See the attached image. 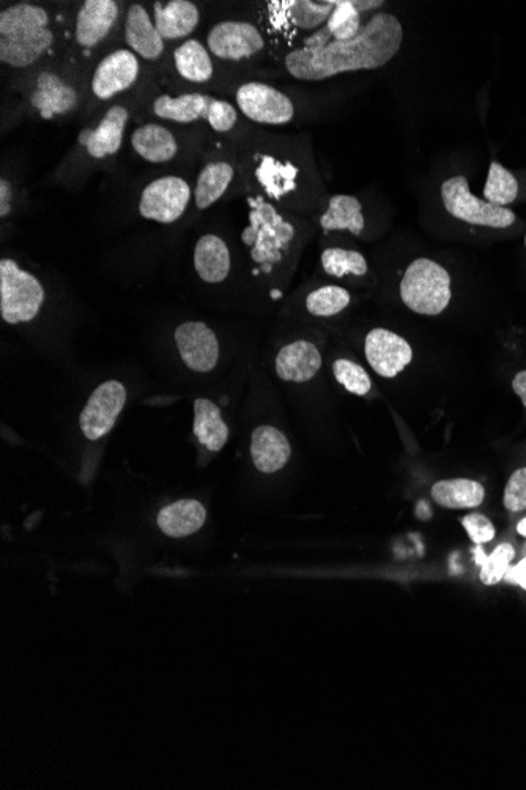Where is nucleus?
<instances>
[{
	"label": "nucleus",
	"mask_w": 526,
	"mask_h": 790,
	"mask_svg": "<svg viewBox=\"0 0 526 790\" xmlns=\"http://www.w3.org/2000/svg\"><path fill=\"white\" fill-rule=\"evenodd\" d=\"M404 26L390 11H375L351 40H332L317 47L285 52L283 63L296 81L332 80L344 73L381 70L396 59L404 47Z\"/></svg>",
	"instance_id": "obj_1"
},
{
	"label": "nucleus",
	"mask_w": 526,
	"mask_h": 790,
	"mask_svg": "<svg viewBox=\"0 0 526 790\" xmlns=\"http://www.w3.org/2000/svg\"><path fill=\"white\" fill-rule=\"evenodd\" d=\"M55 44L51 14L32 2H18L0 13V62L26 70L43 61Z\"/></svg>",
	"instance_id": "obj_2"
},
{
	"label": "nucleus",
	"mask_w": 526,
	"mask_h": 790,
	"mask_svg": "<svg viewBox=\"0 0 526 790\" xmlns=\"http://www.w3.org/2000/svg\"><path fill=\"white\" fill-rule=\"evenodd\" d=\"M247 198V224L242 232L244 249L262 275L283 267L299 239L295 221L259 193Z\"/></svg>",
	"instance_id": "obj_3"
},
{
	"label": "nucleus",
	"mask_w": 526,
	"mask_h": 790,
	"mask_svg": "<svg viewBox=\"0 0 526 790\" xmlns=\"http://www.w3.org/2000/svg\"><path fill=\"white\" fill-rule=\"evenodd\" d=\"M251 181L254 193L262 194L273 204H299L302 198L314 194L312 182L300 161L284 151L257 152L251 160Z\"/></svg>",
	"instance_id": "obj_4"
},
{
	"label": "nucleus",
	"mask_w": 526,
	"mask_h": 790,
	"mask_svg": "<svg viewBox=\"0 0 526 790\" xmlns=\"http://www.w3.org/2000/svg\"><path fill=\"white\" fill-rule=\"evenodd\" d=\"M401 301L418 316L437 317L453 301V280L449 272L431 257L413 260L399 283Z\"/></svg>",
	"instance_id": "obj_5"
},
{
	"label": "nucleus",
	"mask_w": 526,
	"mask_h": 790,
	"mask_svg": "<svg viewBox=\"0 0 526 790\" xmlns=\"http://www.w3.org/2000/svg\"><path fill=\"white\" fill-rule=\"evenodd\" d=\"M153 114L163 121L194 123L204 121L216 133H229L239 125L240 111L231 101L215 99L205 93L160 95L152 104Z\"/></svg>",
	"instance_id": "obj_6"
},
{
	"label": "nucleus",
	"mask_w": 526,
	"mask_h": 790,
	"mask_svg": "<svg viewBox=\"0 0 526 790\" xmlns=\"http://www.w3.org/2000/svg\"><path fill=\"white\" fill-rule=\"evenodd\" d=\"M443 211L451 219L462 221L469 226L507 230L514 226L517 215L507 207H497L486 200L475 196L469 190L468 179L457 174L439 183L437 191Z\"/></svg>",
	"instance_id": "obj_7"
},
{
	"label": "nucleus",
	"mask_w": 526,
	"mask_h": 790,
	"mask_svg": "<svg viewBox=\"0 0 526 790\" xmlns=\"http://www.w3.org/2000/svg\"><path fill=\"white\" fill-rule=\"evenodd\" d=\"M44 290L32 273L13 260L0 261V314L10 325L26 324L39 316Z\"/></svg>",
	"instance_id": "obj_8"
},
{
	"label": "nucleus",
	"mask_w": 526,
	"mask_h": 790,
	"mask_svg": "<svg viewBox=\"0 0 526 790\" xmlns=\"http://www.w3.org/2000/svg\"><path fill=\"white\" fill-rule=\"evenodd\" d=\"M235 107L257 125L284 126L295 121L296 107L287 93L262 81H247L235 91Z\"/></svg>",
	"instance_id": "obj_9"
},
{
	"label": "nucleus",
	"mask_w": 526,
	"mask_h": 790,
	"mask_svg": "<svg viewBox=\"0 0 526 790\" xmlns=\"http://www.w3.org/2000/svg\"><path fill=\"white\" fill-rule=\"evenodd\" d=\"M266 39L261 26L247 20L216 22L206 36V50L212 58L231 63L251 62L265 51Z\"/></svg>",
	"instance_id": "obj_10"
},
{
	"label": "nucleus",
	"mask_w": 526,
	"mask_h": 790,
	"mask_svg": "<svg viewBox=\"0 0 526 790\" xmlns=\"http://www.w3.org/2000/svg\"><path fill=\"white\" fill-rule=\"evenodd\" d=\"M194 191L185 179L164 175L150 182L139 198V213L142 219L172 224L182 219L190 205Z\"/></svg>",
	"instance_id": "obj_11"
},
{
	"label": "nucleus",
	"mask_w": 526,
	"mask_h": 790,
	"mask_svg": "<svg viewBox=\"0 0 526 790\" xmlns=\"http://www.w3.org/2000/svg\"><path fill=\"white\" fill-rule=\"evenodd\" d=\"M139 74H141V62L138 55L128 48H120L109 52L98 62L90 89L98 100L109 101L120 93L130 91L136 84Z\"/></svg>",
	"instance_id": "obj_12"
},
{
	"label": "nucleus",
	"mask_w": 526,
	"mask_h": 790,
	"mask_svg": "<svg viewBox=\"0 0 526 790\" xmlns=\"http://www.w3.org/2000/svg\"><path fill=\"white\" fill-rule=\"evenodd\" d=\"M364 355L375 374L394 379L413 362V347L399 333L378 327L367 333Z\"/></svg>",
	"instance_id": "obj_13"
},
{
	"label": "nucleus",
	"mask_w": 526,
	"mask_h": 790,
	"mask_svg": "<svg viewBox=\"0 0 526 790\" xmlns=\"http://www.w3.org/2000/svg\"><path fill=\"white\" fill-rule=\"evenodd\" d=\"M127 403V391L118 381L101 384L85 404L79 425L89 440H98L114 428Z\"/></svg>",
	"instance_id": "obj_14"
},
{
	"label": "nucleus",
	"mask_w": 526,
	"mask_h": 790,
	"mask_svg": "<svg viewBox=\"0 0 526 790\" xmlns=\"http://www.w3.org/2000/svg\"><path fill=\"white\" fill-rule=\"evenodd\" d=\"M120 6L114 0H85L74 21V41L81 50H97L114 32Z\"/></svg>",
	"instance_id": "obj_15"
},
{
	"label": "nucleus",
	"mask_w": 526,
	"mask_h": 790,
	"mask_svg": "<svg viewBox=\"0 0 526 790\" xmlns=\"http://www.w3.org/2000/svg\"><path fill=\"white\" fill-rule=\"evenodd\" d=\"M174 336L180 357L188 368L198 373L215 369L220 361V343L209 325L199 321L185 322L176 327Z\"/></svg>",
	"instance_id": "obj_16"
},
{
	"label": "nucleus",
	"mask_w": 526,
	"mask_h": 790,
	"mask_svg": "<svg viewBox=\"0 0 526 790\" xmlns=\"http://www.w3.org/2000/svg\"><path fill=\"white\" fill-rule=\"evenodd\" d=\"M30 107L43 119L63 118L78 108L79 92L65 78L54 73L40 74L30 89Z\"/></svg>",
	"instance_id": "obj_17"
},
{
	"label": "nucleus",
	"mask_w": 526,
	"mask_h": 790,
	"mask_svg": "<svg viewBox=\"0 0 526 790\" xmlns=\"http://www.w3.org/2000/svg\"><path fill=\"white\" fill-rule=\"evenodd\" d=\"M269 9L274 14L281 18L284 17V20L280 21L281 28L287 26V32H292L293 37L300 33V44L307 37L314 36L315 32L325 28L326 22L332 18L334 9H336V0H328V2L300 0V2H274L269 3Z\"/></svg>",
	"instance_id": "obj_18"
},
{
	"label": "nucleus",
	"mask_w": 526,
	"mask_h": 790,
	"mask_svg": "<svg viewBox=\"0 0 526 790\" xmlns=\"http://www.w3.org/2000/svg\"><path fill=\"white\" fill-rule=\"evenodd\" d=\"M123 37L128 50L145 61H160L166 51V41L158 32L152 14L142 3H131L128 7Z\"/></svg>",
	"instance_id": "obj_19"
},
{
	"label": "nucleus",
	"mask_w": 526,
	"mask_h": 790,
	"mask_svg": "<svg viewBox=\"0 0 526 790\" xmlns=\"http://www.w3.org/2000/svg\"><path fill=\"white\" fill-rule=\"evenodd\" d=\"M128 121H130V112L127 108L123 104H114L109 108L95 129L85 130L79 141L90 159L104 160L119 153Z\"/></svg>",
	"instance_id": "obj_20"
},
{
	"label": "nucleus",
	"mask_w": 526,
	"mask_h": 790,
	"mask_svg": "<svg viewBox=\"0 0 526 790\" xmlns=\"http://www.w3.org/2000/svg\"><path fill=\"white\" fill-rule=\"evenodd\" d=\"M321 368V351L314 343L306 340L285 344L283 350L277 352L276 361H274V369H276L280 379L296 382V384L312 381V377L317 376Z\"/></svg>",
	"instance_id": "obj_21"
},
{
	"label": "nucleus",
	"mask_w": 526,
	"mask_h": 790,
	"mask_svg": "<svg viewBox=\"0 0 526 790\" xmlns=\"http://www.w3.org/2000/svg\"><path fill=\"white\" fill-rule=\"evenodd\" d=\"M153 22L164 41L188 40L201 22V10L191 0L155 2Z\"/></svg>",
	"instance_id": "obj_22"
},
{
	"label": "nucleus",
	"mask_w": 526,
	"mask_h": 790,
	"mask_svg": "<svg viewBox=\"0 0 526 790\" xmlns=\"http://www.w3.org/2000/svg\"><path fill=\"white\" fill-rule=\"evenodd\" d=\"M292 448L283 431L263 425L254 429L251 439V456L254 466L262 474H274L283 469L291 459Z\"/></svg>",
	"instance_id": "obj_23"
},
{
	"label": "nucleus",
	"mask_w": 526,
	"mask_h": 790,
	"mask_svg": "<svg viewBox=\"0 0 526 790\" xmlns=\"http://www.w3.org/2000/svg\"><path fill=\"white\" fill-rule=\"evenodd\" d=\"M366 213L363 201L353 194H334L326 202L318 224L325 232L345 231L361 237L366 231Z\"/></svg>",
	"instance_id": "obj_24"
},
{
	"label": "nucleus",
	"mask_w": 526,
	"mask_h": 790,
	"mask_svg": "<svg viewBox=\"0 0 526 790\" xmlns=\"http://www.w3.org/2000/svg\"><path fill=\"white\" fill-rule=\"evenodd\" d=\"M236 166L225 159L210 160L199 172L194 189V204L199 211H206L227 193L235 182Z\"/></svg>",
	"instance_id": "obj_25"
},
{
	"label": "nucleus",
	"mask_w": 526,
	"mask_h": 790,
	"mask_svg": "<svg viewBox=\"0 0 526 790\" xmlns=\"http://www.w3.org/2000/svg\"><path fill=\"white\" fill-rule=\"evenodd\" d=\"M131 148L146 163L164 164L175 159L179 142L171 130L161 123H145L131 134Z\"/></svg>",
	"instance_id": "obj_26"
},
{
	"label": "nucleus",
	"mask_w": 526,
	"mask_h": 790,
	"mask_svg": "<svg viewBox=\"0 0 526 790\" xmlns=\"http://www.w3.org/2000/svg\"><path fill=\"white\" fill-rule=\"evenodd\" d=\"M231 251L220 235L205 234L195 243L194 267L205 283H223L231 273Z\"/></svg>",
	"instance_id": "obj_27"
},
{
	"label": "nucleus",
	"mask_w": 526,
	"mask_h": 790,
	"mask_svg": "<svg viewBox=\"0 0 526 790\" xmlns=\"http://www.w3.org/2000/svg\"><path fill=\"white\" fill-rule=\"evenodd\" d=\"M431 496L435 504L448 510H475L486 500V488L469 478H449L434 483Z\"/></svg>",
	"instance_id": "obj_28"
},
{
	"label": "nucleus",
	"mask_w": 526,
	"mask_h": 790,
	"mask_svg": "<svg viewBox=\"0 0 526 790\" xmlns=\"http://www.w3.org/2000/svg\"><path fill=\"white\" fill-rule=\"evenodd\" d=\"M206 513L199 500L183 499L168 505L158 515V526L171 538L188 537L204 526Z\"/></svg>",
	"instance_id": "obj_29"
},
{
	"label": "nucleus",
	"mask_w": 526,
	"mask_h": 790,
	"mask_svg": "<svg viewBox=\"0 0 526 790\" xmlns=\"http://www.w3.org/2000/svg\"><path fill=\"white\" fill-rule=\"evenodd\" d=\"M174 67L180 78L193 84H205L215 77L212 54L202 41L188 39L174 50Z\"/></svg>",
	"instance_id": "obj_30"
},
{
	"label": "nucleus",
	"mask_w": 526,
	"mask_h": 790,
	"mask_svg": "<svg viewBox=\"0 0 526 790\" xmlns=\"http://www.w3.org/2000/svg\"><path fill=\"white\" fill-rule=\"evenodd\" d=\"M194 434L210 452H221L227 444L229 428L220 407L212 401H194Z\"/></svg>",
	"instance_id": "obj_31"
},
{
	"label": "nucleus",
	"mask_w": 526,
	"mask_h": 790,
	"mask_svg": "<svg viewBox=\"0 0 526 790\" xmlns=\"http://www.w3.org/2000/svg\"><path fill=\"white\" fill-rule=\"evenodd\" d=\"M321 264L323 272L333 278H363L370 272V264L363 253L340 246L323 250Z\"/></svg>",
	"instance_id": "obj_32"
},
{
	"label": "nucleus",
	"mask_w": 526,
	"mask_h": 790,
	"mask_svg": "<svg viewBox=\"0 0 526 790\" xmlns=\"http://www.w3.org/2000/svg\"><path fill=\"white\" fill-rule=\"evenodd\" d=\"M484 200L497 207H507L514 204L518 196V182L513 172L506 170L498 161H492L488 166L486 185L483 191Z\"/></svg>",
	"instance_id": "obj_33"
},
{
	"label": "nucleus",
	"mask_w": 526,
	"mask_h": 790,
	"mask_svg": "<svg viewBox=\"0 0 526 790\" xmlns=\"http://www.w3.org/2000/svg\"><path fill=\"white\" fill-rule=\"evenodd\" d=\"M351 303V291L337 284H326L307 295L306 310L315 317H334L347 310Z\"/></svg>",
	"instance_id": "obj_34"
},
{
	"label": "nucleus",
	"mask_w": 526,
	"mask_h": 790,
	"mask_svg": "<svg viewBox=\"0 0 526 790\" xmlns=\"http://www.w3.org/2000/svg\"><path fill=\"white\" fill-rule=\"evenodd\" d=\"M516 559V549L510 543H499L497 548L492 550L484 560L481 561L479 579L484 586L494 587L506 578Z\"/></svg>",
	"instance_id": "obj_35"
},
{
	"label": "nucleus",
	"mask_w": 526,
	"mask_h": 790,
	"mask_svg": "<svg viewBox=\"0 0 526 790\" xmlns=\"http://www.w3.org/2000/svg\"><path fill=\"white\" fill-rule=\"evenodd\" d=\"M333 374L345 391L356 396L370 395L372 391L371 376L358 363L348 361V358H337L333 363Z\"/></svg>",
	"instance_id": "obj_36"
},
{
	"label": "nucleus",
	"mask_w": 526,
	"mask_h": 790,
	"mask_svg": "<svg viewBox=\"0 0 526 790\" xmlns=\"http://www.w3.org/2000/svg\"><path fill=\"white\" fill-rule=\"evenodd\" d=\"M503 505L509 513H524L526 510V466L518 467L507 478Z\"/></svg>",
	"instance_id": "obj_37"
},
{
	"label": "nucleus",
	"mask_w": 526,
	"mask_h": 790,
	"mask_svg": "<svg viewBox=\"0 0 526 790\" xmlns=\"http://www.w3.org/2000/svg\"><path fill=\"white\" fill-rule=\"evenodd\" d=\"M462 527L467 531L469 540L476 546H484L487 543L494 541L497 537V529L494 523L483 513H469L462 519Z\"/></svg>",
	"instance_id": "obj_38"
},
{
	"label": "nucleus",
	"mask_w": 526,
	"mask_h": 790,
	"mask_svg": "<svg viewBox=\"0 0 526 790\" xmlns=\"http://www.w3.org/2000/svg\"><path fill=\"white\" fill-rule=\"evenodd\" d=\"M11 186L7 179L0 181V216L6 219L11 212Z\"/></svg>",
	"instance_id": "obj_39"
},
{
	"label": "nucleus",
	"mask_w": 526,
	"mask_h": 790,
	"mask_svg": "<svg viewBox=\"0 0 526 790\" xmlns=\"http://www.w3.org/2000/svg\"><path fill=\"white\" fill-rule=\"evenodd\" d=\"M506 578H509V580H513L516 586L520 587V589L526 590V557L518 561L516 567L510 568L509 573H507Z\"/></svg>",
	"instance_id": "obj_40"
},
{
	"label": "nucleus",
	"mask_w": 526,
	"mask_h": 790,
	"mask_svg": "<svg viewBox=\"0 0 526 790\" xmlns=\"http://www.w3.org/2000/svg\"><path fill=\"white\" fill-rule=\"evenodd\" d=\"M513 391L516 392V395L520 398L526 409V369L518 371L516 376H514Z\"/></svg>",
	"instance_id": "obj_41"
},
{
	"label": "nucleus",
	"mask_w": 526,
	"mask_h": 790,
	"mask_svg": "<svg viewBox=\"0 0 526 790\" xmlns=\"http://www.w3.org/2000/svg\"><path fill=\"white\" fill-rule=\"evenodd\" d=\"M517 534L526 540V516L517 523Z\"/></svg>",
	"instance_id": "obj_42"
},
{
	"label": "nucleus",
	"mask_w": 526,
	"mask_h": 790,
	"mask_svg": "<svg viewBox=\"0 0 526 790\" xmlns=\"http://www.w3.org/2000/svg\"><path fill=\"white\" fill-rule=\"evenodd\" d=\"M525 246H526V235H525Z\"/></svg>",
	"instance_id": "obj_43"
}]
</instances>
